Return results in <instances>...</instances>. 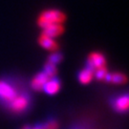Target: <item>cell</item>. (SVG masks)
Listing matches in <instances>:
<instances>
[{
  "mask_svg": "<svg viewBox=\"0 0 129 129\" xmlns=\"http://www.w3.org/2000/svg\"><path fill=\"white\" fill-rule=\"evenodd\" d=\"M65 21H66L65 14L57 9L44 10L41 14H39V16L37 18V24L41 29L47 25H49V24H63Z\"/></svg>",
  "mask_w": 129,
  "mask_h": 129,
  "instance_id": "obj_2",
  "label": "cell"
},
{
  "mask_svg": "<svg viewBox=\"0 0 129 129\" xmlns=\"http://www.w3.org/2000/svg\"><path fill=\"white\" fill-rule=\"evenodd\" d=\"M63 33H64L63 24L53 23L42 28V34L50 37H53V38L59 37L60 35H62Z\"/></svg>",
  "mask_w": 129,
  "mask_h": 129,
  "instance_id": "obj_7",
  "label": "cell"
},
{
  "mask_svg": "<svg viewBox=\"0 0 129 129\" xmlns=\"http://www.w3.org/2000/svg\"><path fill=\"white\" fill-rule=\"evenodd\" d=\"M38 43L42 48L49 50V51L55 52L57 51V49H58V43L55 41V38L45 36L43 34H41L40 37H38Z\"/></svg>",
  "mask_w": 129,
  "mask_h": 129,
  "instance_id": "obj_9",
  "label": "cell"
},
{
  "mask_svg": "<svg viewBox=\"0 0 129 129\" xmlns=\"http://www.w3.org/2000/svg\"><path fill=\"white\" fill-rule=\"evenodd\" d=\"M31 88L22 78L14 76L0 78V107L13 116L28 114L33 107Z\"/></svg>",
  "mask_w": 129,
  "mask_h": 129,
  "instance_id": "obj_1",
  "label": "cell"
},
{
  "mask_svg": "<svg viewBox=\"0 0 129 129\" xmlns=\"http://www.w3.org/2000/svg\"><path fill=\"white\" fill-rule=\"evenodd\" d=\"M49 78H50L47 76L46 73L42 70V71H40L37 74L35 75V77L30 81L29 86H30L31 90H33V91H35V92H40V91H42V88L44 86V84L47 82V80Z\"/></svg>",
  "mask_w": 129,
  "mask_h": 129,
  "instance_id": "obj_4",
  "label": "cell"
},
{
  "mask_svg": "<svg viewBox=\"0 0 129 129\" xmlns=\"http://www.w3.org/2000/svg\"><path fill=\"white\" fill-rule=\"evenodd\" d=\"M43 129H59L60 124L58 120L55 116H48L47 119L42 122Z\"/></svg>",
  "mask_w": 129,
  "mask_h": 129,
  "instance_id": "obj_11",
  "label": "cell"
},
{
  "mask_svg": "<svg viewBox=\"0 0 129 129\" xmlns=\"http://www.w3.org/2000/svg\"><path fill=\"white\" fill-rule=\"evenodd\" d=\"M94 72H95V69L93 68L92 66L85 63L84 68L81 69L78 73V81L81 84H83V85H86L88 83H90V81L94 78Z\"/></svg>",
  "mask_w": 129,
  "mask_h": 129,
  "instance_id": "obj_8",
  "label": "cell"
},
{
  "mask_svg": "<svg viewBox=\"0 0 129 129\" xmlns=\"http://www.w3.org/2000/svg\"><path fill=\"white\" fill-rule=\"evenodd\" d=\"M109 103L111 108L117 113L124 114L128 110V94L125 92L112 96L109 100Z\"/></svg>",
  "mask_w": 129,
  "mask_h": 129,
  "instance_id": "obj_3",
  "label": "cell"
},
{
  "mask_svg": "<svg viewBox=\"0 0 129 129\" xmlns=\"http://www.w3.org/2000/svg\"><path fill=\"white\" fill-rule=\"evenodd\" d=\"M69 129H90V127H89V126H87V125H84V124L79 123V124L72 125Z\"/></svg>",
  "mask_w": 129,
  "mask_h": 129,
  "instance_id": "obj_15",
  "label": "cell"
},
{
  "mask_svg": "<svg viewBox=\"0 0 129 129\" xmlns=\"http://www.w3.org/2000/svg\"><path fill=\"white\" fill-rule=\"evenodd\" d=\"M31 129H43V127H42V122H37L35 125H33Z\"/></svg>",
  "mask_w": 129,
  "mask_h": 129,
  "instance_id": "obj_16",
  "label": "cell"
},
{
  "mask_svg": "<svg viewBox=\"0 0 129 129\" xmlns=\"http://www.w3.org/2000/svg\"><path fill=\"white\" fill-rule=\"evenodd\" d=\"M107 73H108V70L106 68V66L102 67V68H99V69L95 70V72H94V78H96V79H98V80H104V78H105Z\"/></svg>",
  "mask_w": 129,
  "mask_h": 129,
  "instance_id": "obj_14",
  "label": "cell"
},
{
  "mask_svg": "<svg viewBox=\"0 0 129 129\" xmlns=\"http://www.w3.org/2000/svg\"><path fill=\"white\" fill-rule=\"evenodd\" d=\"M104 81L116 83V84H123L127 81V78L124 74L116 72V73H107L104 78Z\"/></svg>",
  "mask_w": 129,
  "mask_h": 129,
  "instance_id": "obj_10",
  "label": "cell"
},
{
  "mask_svg": "<svg viewBox=\"0 0 129 129\" xmlns=\"http://www.w3.org/2000/svg\"><path fill=\"white\" fill-rule=\"evenodd\" d=\"M60 88H61L60 78L57 76H55L47 80V82L44 84V86L42 88V91L48 95H55L59 92Z\"/></svg>",
  "mask_w": 129,
  "mask_h": 129,
  "instance_id": "obj_6",
  "label": "cell"
},
{
  "mask_svg": "<svg viewBox=\"0 0 129 129\" xmlns=\"http://www.w3.org/2000/svg\"><path fill=\"white\" fill-rule=\"evenodd\" d=\"M62 58H63L62 54L59 53V52L55 51V52H53V54H51V55H49V57H48V59H47V62H50L52 64L56 65L61 62Z\"/></svg>",
  "mask_w": 129,
  "mask_h": 129,
  "instance_id": "obj_13",
  "label": "cell"
},
{
  "mask_svg": "<svg viewBox=\"0 0 129 129\" xmlns=\"http://www.w3.org/2000/svg\"><path fill=\"white\" fill-rule=\"evenodd\" d=\"M43 71L47 74L49 78H54L57 75V69H56V65H54L50 62H46V64L44 65Z\"/></svg>",
  "mask_w": 129,
  "mask_h": 129,
  "instance_id": "obj_12",
  "label": "cell"
},
{
  "mask_svg": "<svg viewBox=\"0 0 129 129\" xmlns=\"http://www.w3.org/2000/svg\"><path fill=\"white\" fill-rule=\"evenodd\" d=\"M90 66H92L94 69H99L106 66V57L102 53L100 52H93L88 55L86 62Z\"/></svg>",
  "mask_w": 129,
  "mask_h": 129,
  "instance_id": "obj_5",
  "label": "cell"
}]
</instances>
